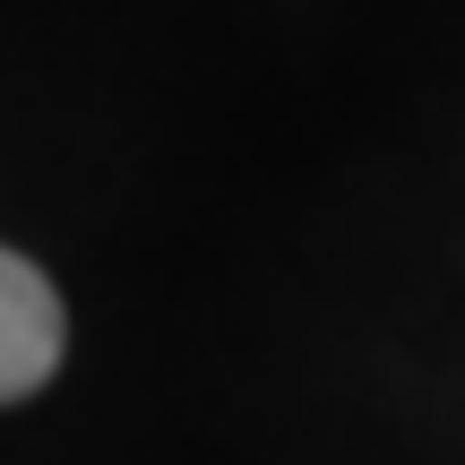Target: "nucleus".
I'll list each match as a JSON object with an SVG mask.
<instances>
[{"label":"nucleus","instance_id":"f257e3e1","mask_svg":"<svg viewBox=\"0 0 465 465\" xmlns=\"http://www.w3.org/2000/svg\"><path fill=\"white\" fill-rule=\"evenodd\" d=\"M61 345H69V319H61V293L44 284V267L0 250V405L35 397V388L61 371Z\"/></svg>","mask_w":465,"mask_h":465}]
</instances>
